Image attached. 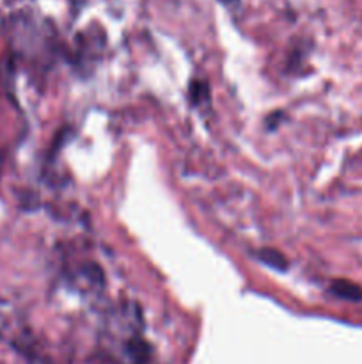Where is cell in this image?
I'll return each mask as SVG.
<instances>
[{"label":"cell","instance_id":"cell-2","mask_svg":"<svg viewBox=\"0 0 362 364\" xmlns=\"http://www.w3.org/2000/svg\"><path fill=\"white\" fill-rule=\"evenodd\" d=\"M258 256L263 263H266V265L273 267V269H277V270H286L287 263H286V259L283 258V255H280V252L272 251V249H263V251H259Z\"/></svg>","mask_w":362,"mask_h":364},{"label":"cell","instance_id":"cell-1","mask_svg":"<svg viewBox=\"0 0 362 364\" xmlns=\"http://www.w3.org/2000/svg\"><path fill=\"white\" fill-rule=\"evenodd\" d=\"M332 291L341 299H346V301H362V288H358L357 284L350 283V281H334L332 283Z\"/></svg>","mask_w":362,"mask_h":364}]
</instances>
